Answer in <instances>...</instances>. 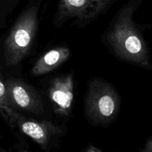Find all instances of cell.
<instances>
[{"instance_id": "5b68a950", "label": "cell", "mask_w": 152, "mask_h": 152, "mask_svg": "<svg viewBox=\"0 0 152 152\" xmlns=\"http://www.w3.org/2000/svg\"><path fill=\"white\" fill-rule=\"evenodd\" d=\"M16 128L45 151L57 148L66 133V127L63 125L27 117L21 113L16 119Z\"/></svg>"}, {"instance_id": "52a82bcc", "label": "cell", "mask_w": 152, "mask_h": 152, "mask_svg": "<svg viewBox=\"0 0 152 152\" xmlns=\"http://www.w3.org/2000/svg\"><path fill=\"white\" fill-rule=\"evenodd\" d=\"M47 95L53 113L62 119L69 118L74 99V77L71 72L56 76L49 82Z\"/></svg>"}, {"instance_id": "7a4b0ae2", "label": "cell", "mask_w": 152, "mask_h": 152, "mask_svg": "<svg viewBox=\"0 0 152 152\" xmlns=\"http://www.w3.org/2000/svg\"><path fill=\"white\" fill-rule=\"evenodd\" d=\"M41 0H30L0 42V67L10 68L23 62L34 48Z\"/></svg>"}, {"instance_id": "ba28073f", "label": "cell", "mask_w": 152, "mask_h": 152, "mask_svg": "<svg viewBox=\"0 0 152 152\" xmlns=\"http://www.w3.org/2000/svg\"><path fill=\"white\" fill-rule=\"evenodd\" d=\"M71 56V50L66 45L55 46L37 59L31 69L32 77L46 75L65 63Z\"/></svg>"}, {"instance_id": "6da1fadb", "label": "cell", "mask_w": 152, "mask_h": 152, "mask_svg": "<svg viewBox=\"0 0 152 152\" xmlns=\"http://www.w3.org/2000/svg\"><path fill=\"white\" fill-rule=\"evenodd\" d=\"M142 0H130L122 6L102 36L105 47L117 59L146 70L152 68L151 54L143 33L134 19Z\"/></svg>"}, {"instance_id": "30bf717a", "label": "cell", "mask_w": 152, "mask_h": 152, "mask_svg": "<svg viewBox=\"0 0 152 152\" xmlns=\"http://www.w3.org/2000/svg\"><path fill=\"white\" fill-rule=\"evenodd\" d=\"M20 0H3L0 9V31L4 28L7 19L19 4Z\"/></svg>"}, {"instance_id": "4fadbf2b", "label": "cell", "mask_w": 152, "mask_h": 152, "mask_svg": "<svg viewBox=\"0 0 152 152\" xmlns=\"http://www.w3.org/2000/svg\"><path fill=\"white\" fill-rule=\"evenodd\" d=\"M7 151V150L4 149V148H3V147L1 146V145H0V152H1V151Z\"/></svg>"}, {"instance_id": "7c38bea8", "label": "cell", "mask_w": 152, "mask_h": 152, "mask_svg": "<svg viewBox=\"0 0 152 152\" xmlns=\"http://www.w3.org/2000/svg\"><path fill=\"white\" fill-rule=\"evenodd\" d=\"M83 151L85 152H102V150L101 148H98L97 146H95V145H92V144H89V145H88L85 148Z\"/></svg>"}, {"instance_id": "8fae6325", "label": "cell", "mask_w": 152, "mask_h": 152, "mask_svg": "<svg viewBox=\"0 0 152 152\" xmlns=\"http://www.w3.org/2000/svg\"><path fill=\"white\" fill-rule=\"evenodd\" d=\"M141 152H152V136L150 137L148 139L146 140L145 144L142 149H140Z\"/></svg>"}, {"instance_id": "9c48e42d", "label": "cell", "mask_w": 152, "mask_h": 152, "mask_svg": "<svg viewBox=\"0 0 152 152\" xmlns=\"http://www.w3.org/2000/svg\"><path fill=\"white\" fill-rule=\"evenodd\" d=\"M19 113L12 107L9 102L4 83V76L0 67V117L12 130H16V122Z\"/></svg>"}, {"instance_id": "5bb4252c", "label": "cell", "mask_w": 152, "mask_h": 152, "mask_svg": "<svg viewBox=\"0 0 152 152\" xmlns=\"http://www.w3.org/2000/svg\"><path fill=\"white\" fill-rule=\"evenodd\" d=\"M2 2H3V0H0V9H1V4H2Z\"/></svg>"}, {"instance_id": "8992f818", "label": "cell", "mask_w": 152, "mask_h": 152, "mask_svg": "<svg viewBox=\"0 0 152 152\" xmlns=\"http://www.w3.org/2000/svg\"><path fill=\"white\" fill-rule=\"evenodd\" d=\"M4 83L8 100L15 110L34 115L44 114V101L35 88L14 77H4Z\"/></svg>"}, {"instance_id": "277c9868", "label": "cell", "mask_w": 152, "mask_h": 152, "mask_svg": "<svg viewBox=\"0 0 152 152\" xmlns=\"http://www.w3.org/2000/svg\"><path fill=\"white\" fill-rule=\"evenodd\" d=\"M118 0H59L53 19L59 28L71 22V26L83 28L108 11Z\"/></svg>"}, {"instance_id": "3957f363", "label": "cell", "mask_w": 152, "mask_h": 152, "mask_svg": "<svg viewBox=\"0 0 152 152\" xmlns=\"http://www.w3.org/2000/svg\"><path fill=\"white\" fill-rule=\"evenodd\" d=\"M120 104V94L111 83L99 77L88 80L84 111L92 126L106 127L111 124L118 115Z\"/></svg>"}]
</instances>
